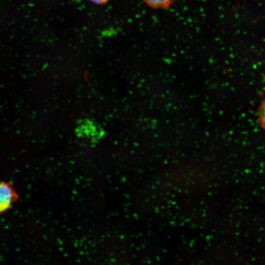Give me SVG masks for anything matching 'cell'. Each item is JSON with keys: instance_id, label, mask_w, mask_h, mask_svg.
Returning <instances> with one entry per match:
<instances>
[{"instance_id": "7a4b0ae2", "label": "cell", "mask_w": 265, "mask_h": 265, "mask_svg": "<svg viewBox=\"0 0 265 265\" xmlns=\"http://www.w3.org/2000/svg\"><path fill=\"white\" fill-rule=\"evenodd\" d=\"M77 133L81 137L85 136L89 138H100L104 132L97 124L91 120L85 119L79 122Z\"/></svg>"}, {"instance_id": "3957f363", "label": "cell", "mask_w": 265, "mask_h": 265, "mask_svg": "<svg viewBox=\"0 0 265 265\" xmlns=\"http://www.w3.org/2000/svg\"><path fill=\"white\" fill-rule=\"evenodd\" d=\"M175 0H143L148 6L155 9L168 8Z\"/></svg>"}, {"instance_id": "6da1fadb", "label": "cell", "mask_w": 265, "mask_h": 265, "mask_svg": "<svg viewBox=\"0 0 265 265\" xmlns=\"http://www.w3.org/2000/svg\"><path fill=\"white\" fill-rule=\"evenodd\" d=\"M17 199V194L10 184L0 181V213L8 210Z\"/></svg>"}, {"instance_id": "277c9868", "label": "cell", "mask_w": 265, "mask_h": 265, "mask_svg": "<svg viewBox=\"0 0 265 265\" xmlns=\"http://www.w3.org/2000/svg\"><path fill=\"white\" fill-rule=\"evenodd\" d=\"M258 120L261 127L265 130V99L258 109Z\"/></svg>"}, {"instance_id": "5b68a950", "label": "cell", "mask_w": 265, "mask_h": 265, "mask_svg": "<svg viewBox=\"0 0 265 265\" xmlns=\"http://www.w3.org/2000/svg\"><path fill=\"white\" fill-rule=\"evenodd\" d=\"M91 2L97 4H104L108 0H88Z\"/></svg>"}]
</instances>
